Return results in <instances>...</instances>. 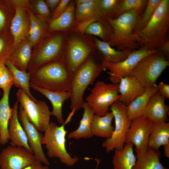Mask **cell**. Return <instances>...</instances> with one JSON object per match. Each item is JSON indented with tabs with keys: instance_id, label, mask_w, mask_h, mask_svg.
I'll list each match as a JSON object with an SVG mask.
<instances>
[{
	"instance_id": "cell-1",
	"label": "cell",
	"mask_w": 169,
	"mask_h": 169,
	"mask_svg": "<svg viewBox=\"0 0 169 169\" xmlns=\"http://www.w3.org/2000/svg\"><path fill=\"white\" fill-rule=\"evenodd\" d=\"M169 28V0H161L152 18L135 34L140 48L158 49L166 40Z\"/></svg>"
},
{
	"instance_id": "cell-2",
	"label": "cell",
	"mask_w": 169,
	"mask_h": 169,
	"mask_svg": "<svg viewBox=\"0 0 169 169\" xmlns=\"http://www.w3.org/2000/svg\"><path fill=\"white\" fill-rule=\"evenodd\" d=\"M105 69L104 63L95 53L71 75L68 91L72 111L75 113L82 108L86 89Z\"/></svg>"
},
{
	"instance_id": "cell-3",
	"label": "cell",
	"mask_w": 169,
	"mask_h": 169,
	"mask_svg": "<svg viewBox=\"0 0 169 169\" xmlns=\"http://www.w3.org/2000/svg\"><path fill=\"white\" fill-rule=\"evenodd\" d=\"M95 52L93 36L81 33L76 26L66 32L64 51L61 61L71 75Z\"/></svg>"
},
{
	"instance_id": "cell-4",
	"label": "cell",
	"mask_w": 169,
	"mask_h": 169,
	"mask_svg": "<svg viewBox=\"0 0 169 169\" xmlns=\"http://www.w3.org/2000/svg\"><path fill=\"white\" fill-rule=\"evenodd\" d=\"M30 73V83L35 86L54 92L69 91L71 75L61 60L44 64Z\"/></svg>"
},
{
	"instance_id": "cell-5",
	"label": "cell",
	"mask_w": 169,
	"mask_h": 169,
	"mask_svg": "<svg viewBox=\"0 0 169 169\" xmlns=\"http://www.w3.org/2000/svg\"><path fill=\"white\" fill-rule=\"evenodd\" d=\"M141 14L138 10H132L114 19L104 17L113 28V34L108 43L111 46H115L116 50L119 51L140 48L133 30Z\"/></svg>"
},
{
	"instance_id": "cell-6",
	"label": "cell",
	"mask_w": 169,
	"mask_h": 169,
	"mask_svg": "<svg viewBox=\"0 0 169 169\" xmlns=\"http://www.w3.org/2000/svg\"><path fill=\"white\" fill-rule=\"evenodd\" d=\"M74 114L71 112L64 123L60 126L54 122H50L42 140V144L44 145L49 157L58 158L62 163L69 166H74L79 159L77 157H71L65 147V137L68 131L65 129L64 126L70 121Z\"/></svg>"
},
{
	"instance_id": "cell-7",
	"label": "cell",
	"mask_w": 169,
	"mask_h": 169,
	"mask_svg": "<svg viewBox=\"0 0 169 169\" xmlns=\"http://www.w3.org/2000/svg\"><path fill=\"white\" fill-rule=\"evenodd\" d=\"M166 57L158 49L141 59L132 70L131 75L146 88L156 85L157 79L169 65Z\"/></svg>"
},
{
	"instance_id": "cell-8",
	"label": "cell",
	"mask_w": 169,
	"mask_h": 169,
	"mask_svg": "<svg viewBox=\"0 0 169 169\" xmlns=\"http://www.w3.org/2000/svg\"><path fill=\"white\" fill-rule=\"evenodd\" d=\"M119 86V84H107L103 81H97L90 89V93L85 100L95 115L102 116L109 112V107L120 98Z\"/></svg>"
},
{
	"instance_id": "cell-9",
	"label": "cell",
	"mask_w": 169,
	"mask_h": 169,
	"mask_svg": "<svg viewBox=\"0 0 169 169\" xmlns=\"http://www.w3.org/2000/svg\"><path fill=\"white\" fill-rule=\"evenodd\" d=\"M16 95L28 120L38 131L44 132L49 125L51 115L46 103L41 100L34 101L21 89L18 90Z\"/></svg>"
},
{
	"instance_id": "cell-10",
	"label": "cell",
	"mask_w": 169,
	"mask_h": 169,
	"mask_svg": "<svg viewBox=\"0 0 169 169\" xmlns=\"http://www.w3.org/2000/svg\"><path fill=\"white\" fill-rule=\"evenodd\" d=\"M110 107L115 118V127L111 136L106 138L102 144L108 153L114 150L123 149L126 135L131 123L127 117L126 105L117 100Z\"/></svg>"
},
{
	"instance_id": "cell-11",
	"label": "cell",
	"mask_w": 169,
	"mask_h": 169,
	"mask_svg": "<svg viewBox=\"0 0 169 169\" xmlns=\"http://www.w3.org/2000/svg\"><path fill=\"white\" fill-rule=\"evenodd\" d=\"M49 36L39 50L31 57L28 68V72L48 62L62 60L64 51L66 32L60 31Z\"/></svg>"
},
{
	"instance_id": "cell-12",
	"label": "cell",
	"mask_w": 169,
	"mask_h": 169,
	"mask_svg": "<svg viewBox=\"0 0 169 169\" xmlns=\"http://www.w3.org/2000/svg\"><path fill=\"white\" fill-rule=\"evenodd\" d=\"M157 50L140 48L132 51L126 59L120 62L104 64L105 69L109 70L108 73L110 80L112 83L119 84L122 78L131 75L132 70L141 59Z\"/></svg>"
},
{
	"instance_id": "cell-13",
	"label": "cell",
	"mask_w": 169,
	"mask_h": 169,
	"mask_svg": "<svg viewBox=\"0 0 169 169\" xmlns=\"http://www.w3.org/2000/svg\"><path fill=\"white\" fill-rule=\"evenodd\" d=\"M154 125L144 115L132 120L126 135L125 144L132 143L136 147V153L147 149Z\"/></svg>"
},
{
	"instance_id": "cell-14",
	"label": "cell",
	"mask_w": 169,
	"mask_h": 169,
	"mask_svg": "<svg viewBox=\"0 0 169 169\" xmlns=\"http://www.w3.org/2000/svg\"><path fill=\"white\" fill-rule=\"evenodd\" d=\"M18 117L25 132L28 145L33 153L35 161L47 166L49 165V162L45 155L42 147V140L44 135L28 120L20 105Z\"/></svg>"
},
{
	"instance_id": "cell-15",
	"label": "cell",
	"mask_w": 169,
	"mask_h": 169,
	"mask_svg": "<svg viewBox=\"0 0 169 169\" xmlns=\"http://www.w3.org/2000/svg\"><path fill=\"white\" fill-rule=\"evenodd\" d=\"M35 161L33 154L22 147L10 145L0 153V169H22Z\"/></svg>"
},
{
	"instance_id": "cell-16",
	"label": "cell",
	"mask_w": 169,
	"mask_h": 169,
	"mask_svg": "<svg viewBox=\"0 0 169 169\" xmlns=\"http://www.w3.org/2000/svg\"><path fill=\"white\" fill-rule=\"evenodd\" d=\"M18 103L17 100L12 108V115L8 123V132L10 145L23 147L33 154L25 132L18 118Z\"/></svg>"
},
{
	"instance_id": "cell-17",
	"label": "cell",
	"mask_w": 169,
	"mask_h": 169,
	"mask_svg": "<svg viewBox=\"0 0 169 169\" xmlns=\"http://www.w3.org/2000/svg\"><path fill=\"white\" fill-rule=\"evenodd\" d=\"M119 84L120 97L118 100L127 106L146 89L136 78L131 75L122 78Z\"/></svg>"
},
{
	"instance_id": "cell-18",
	"label": "cell",
	"mask_w": 169,
	"mask_h": 169,
	"mask_svg": "<svg viewBox=\"0 0 169 169\" xmlns=\"http://www.w3.org/2000/svg\"><path fill=\"white\" fill-rule=\"evenodd\" d=\"M93 39L96 48L95 54L104 64L120 62L126 59L133 51L128 49L117 50L112 48L108 43L95 36H93Z\"/></svg>"
},
{
	"instance_id": "cell-19",
	"label": "cell",
	"mask_w": 169,
	"mask_h": 169,
	"mask_svg": "<svg viewBox=\"0 0 169 169\" xmlns=\"http://www.w3.org/2000/svg\"><path fill=\"white\" fill-rule=\"evenodd\" d=\"M165 99L158 91L151 97L144 116L154 123L166 122L169 106L165 105Z\"/></svg>"
},
{
	"instance_id": "cell-20",
	"label": "cell",
	"mask_w": 169,
	"mask_h": 169,
	"mask_svg": "<svg viewBox=\"0 0 169 169\" xmlns=\"http://www.w3.org/2000/svg\"><path fill=\"white\" fill-rule=\"evenodd\" d=\"M74 1L76 25L90 19L98 21L104 17L99 0H75Z\"/></svg>"
},
{
	"instance_id": "cell-21",
	"label": "cell",
	"mask_w": 169,
	"mask_h": 169,
	"mask_svg": "<svg viewBox=\"0 0 169 169\" xmlns=\"http://www.w3.org/2000/svg\"><path fill=\"white\" fill-rule=\"evenodd\" d=\"M30 27L29 16H28L22 6L17 5L10 27L15 45L18 44L29 34Z\"/></svg>"
},
{
	"instance_id": "cell-22",
	"label": "cell",
	"mask_w": 169,
	"mask_h": 169,
	"mask_svg": "<svg viewBox=\"0 0 169 169\" xmlns=\"http://www.w3.org/2000/svg\"><path fill=\"white\" fill-rule=\"evenodd\" d=\"M12 85H10L2 89L3 95L0 100V136L2 145L7 144L9 140L8 125L12 115V108L9 104V95Z\"/></svg>"
},
{
	"instance_id": "cell-23",
	"label": "cell",
	"mask_w": 169,
	"mask_h": 169,
	"mask_svg": "<svg viewBox=\"0 0 169 169\" xmlns=\"http://www.w3.org/2000/svg\"><path fill=\"white\" fill-rule=\"evenodd\" d=\"M30 87L44 95L52 104L53 109L51 112V115L55 116L59 124H63L64 121L62 114L63 103L69 98V91L64 92H54L47 90L30 83Z\"/></svg>"
},
{
	"instance_id": "cell-24",
	"label": "cell",
	"mask_w": 169,
	"mask_h": 169,
	"mask_svg": "<svg viewBox=\"0 0 169 169\" xmlns=\"http://www.w3.org/2000/svg\"><path fill=\"white\" fill-rule=\"evenodd\" d=\"M156 86L146 88V91L136 97L127 106V115L130 121L144 115L151 96L158 91Z\"/></svg>"
},
{
	"instance_id": "cell-25",
	"label": "cell",
	"mask_w": 169,
	"mask_h": 169,
	"mask_svg": "<svg viewBox=\"0 0 169 169\" xmlns=\"http://www.w3.org/2000/svg\"><path fill=\"white\" fill-rule=\"evenodd\" d=\"M74 0H70L66 10L56 18L50 20L48 29L51 31L67 32L76 25Z\"/></svg>"
},
{
	"instance_id": "cell-26",
	"label": "cell",
	"mask_w": 169,
	"mask_h": 169,
	"mask_svg": "<svg viewBox=\"0 0 169 169\" xmlns=\"http://www.w3.org/2000/svg\"><path fill=\"white\" fill-rule=\"evenodd\" d=\"M136 153V161L132 169H168L160 162L161 153L159 150L148 147Z\"/></svg>"
},
{
	"instance_id": "cell-27",
	"label": "cell",
	"mask_w": 169,
	"mask_h": 169,
	"mask_svg": "<svg viewBox=\"0 0 169 169\" xmlns=\"http://www.w3.org/2000/svg\"><path fill=\"white\" fill-rule=\"evenodd\" d=\"M82 108L84 113L79 125L77 129L68 135L69 138L78 140L82 138H90L93 136L91 128L93 118L95 114V111L86 102H84Z\"/></svg>"
},
{
	"instance_id": "cell-28",
	"label": "cell",
	"mask_w": 169,
	"mask_h": 169,
	"mask_svg": "<svg viewBox=\"0 0 169 169\" xmlns=\"http://www.w3.org/2000/svg\"><path fill=\"white\" fill-rule=\"evenodd\" d=\"M133 145L131 143L125 144L121 150H115L112 159L114 169H132L136 161Z\"/></svg>"
},
{
	"instance_id": "cell-29",
	"label": "cell",
	"mask_w": 169,
	"mask_h": 169,
	"mask_svg": "<svg viewBox=\"0 0 169 169\" xmlns=\"http://www.w3.org/2000/svg\"><path fill=\"white\" fill-rule=\"evenodd\" d=\"M114 118L111 111L102 116L95 114L93 118L91 128L93 136L106 138L111 137L114 130V127L112 125Z\"/></svg>"
},
{
	"instance_id": "cell-30",
	"label": "cell",
	"mask_w": 169,
	"mask_h": 169,
	"mask_svg": "<svg viewBox=\"0 0 169 169\" xmlns=\"http://www.w3.org/2000/svg\"><path fill=\"white\" fill-rule=\"evenodd\" d=\"M169 144V123H154L149 136L148 147L158 150L161 146Z\"/></svg>"
},
{
	"instance_id": "cell-31",
	"label": "cell",
	"mask_w": 169,
	"mask_h": 169,
	"mask_svg": "<svg viewBox=\"0 0 169 169\" xmlns=\"http://www.w3.org/2000/svg\"><path fill=\"white\" fill-rule=\"evenodd\" d=\"M5 65L9 69L13 78V85L23 90L29 97L35 102L37 101L30 90V73L20 70L17 68L9 60Z\"/></svg>"
},
{
	"instance_id": "cell-32",
	"label": "cell",
	"mask_w": 169,
	"mask_h": 169,
	"mask_svg": "<svg viewBox=\"0 0 169 169\" xmlns=\"http://www.w3.org/2000/svg\"><path fill=\"white\" fill-rule=\"evenodd\" d=\"M84 34L99 37L101 40L107 43L113 34V28L104 17L91 23L86 29Z\"/></svg>"
},
{
	"instance_id": "cell-33",
	"label": "cell",
	"mask_w": 169,
	"mask_h": 169,
	"mask_svg": "<svg viewBox=\"0 0 169 169\" xmlns=\"http://www.w3.org/2000/svg\"><path fill=\"white\" fill-rule=\"evenodd\" d=\"M31 44L29 42L23 44L9 60L18 69L27 72L31 57Z\"/></svg>"
},
{
	"instance_id": "cell-34",
	"label": "cell",
	"mask_w": 169,
	"mask_h": 169,
	"mask_svg": "<svg viewBox=\"0 0 169 169\" xmlns=\"http://www.w3.org/2000/svg\"><path fill=\"white\" fill-rule=\"evenodd\" d=\"M161 0H148L144 10L140 16L133 30L135 34L142 29L148 23Z\"/></svg>"
},
{
	"instance_id": "cell-35",
	"label": "cell",
	"mask_w": 169,
	"mask_h": 169,
	"mask_svg": "<svg viewBox=\"0 0 169 169\" xmlns=\"http://www.w3.org/2000/svg\"><path fill=\"white\" fill-rule=\"evenodd\" d=\"M147 1V0H120L115 18L124 13L132 10H138L142 13Z\"/></svg>"
},
{
	"instance_id": "cell-36",
	"label": "cell",
	"mask_w": 169,
	"mask_h": 169,
	"mask_svg": "<svg viewBox=\"0 0 169 169\" xmlns=\"http://www.w3.org/2000/svg\"><path fill=\"white\" fill-rule=\"evenodd\" d=\"M120 1V0H99L104 16L110 19L115 18Z\"/></svg>"
},
{
	"instance_id": "cell-37",
	"label": "cell",
	"mask_w": 169,
	"mask_h": 169,
	"mask_svg": "<svg viewBox=\"0 0 169 169\" xmlns=\"http://www.w3.org/2000/svg\"><path fill=\"white\" fill-rule=\"evenodd\" d=\"M35 7L44 20H46L50 17V9L45 1L42 0L37 1L35 3Z\"/></svg>"
},
{
	"instance_id": "cell-38",
	"label": "cell",
	"mask_w": 169,
	"mask_h": 169,
	"mask_svg": "<svg viewBox=\"0 0 169 169\" xmlns=\"http://www.w3.org/2000/svg\"><path fill=\"white\" fill-rule=\"evenodd\" d=\"M11 84L13 85V78L10 71L6 66L0 76V88L2 89Z\"/></svg>"
},
{
	"instance_id": "cell-39",
	"label": "cell",
	"mask_w": 169,
	"mask_h": 169,
	"mask_svg": "<svg viewBox=\"0 0 169 169\" xmlns=\"http://www.w3.org/2000/svg\"><path fill=\"white\" fill-rule=\"evenodd\" d=\"M46 24L42 21L33 32L29 34L30 42L31 44H35L45 32Z\"/></svg>"
},
{
	"instance_id": "cell-40",
	"label": "cell",
	"mask_w": 169,
	"mask_h": 169,
	"mask_svg": "<svg viewBox=\"0 0 169 169\" xmlns=\"http://www.w3.org/2000/svg\"><path fill=\"white\" fill-rule=\"evenodd\" d=\"M70 0H61L56 8L54 10L50 20L55 19L62 14L67 9Z\"/></svg>"
},
{
	"instance_id": "cell-41",
	"label": "cell",
	"mask_w": 169,
	"mask_h": 169,
	"mask_svg": "<svg viewBox=\"0 0 169 169\" xmlns=\"http://www.w3.org/2000/svg\"><path fill=\"white\" fill-rule=\"evenodd\" d=\"M4 4L0 1V32L5 30L7 25V10Z\"/></svg>"
},
{
	"instance_id": "cell-42",
	"label": "cell",
	"mask_w": 169,
	"mask_h": 169,
	"mask_svg": "<svg viewBox=\"0 0 169 169\" xmlns=\"http://www.w3.org/2000/svg\"><path fill=\"white\" fill-rule=\"evenodd\" d=\"M158 92L165 99L169 98V85L163 82H160L157 85Z\"/></svg>"
},
{
	"instance_id": "cell-43",
	"label": "cell",
	"mask_w": 169,
	"mask_h": 169,
	"mask_svg": "<svg viewBox=\"0 0 169 169\" xmlns=\"http://www.w3.org/2000/svg\"><path fill=\"white\" fill-rule=\"evenodd\" d=\"M94 19H88L77 24L76 28L81 33L84 34V32L88 26L92 23L96 21Z\"/></svg>"
},
{
	"instance_id": "cell-44",
	"label": "cell",
	"mask_w": 169,
	"mask_h": 169,
	"mask_svg": "<svg viewBox=\"0 0 169 169\" xmlns=\"http://www.w3.org/2000/svg\"><path fill=\"white\" fill-rule=\"evenodd\" d=\"M22 169H49L48 166H43L40 162L35 161Z\"/></svg>"
},
{
	"instance_id": "cell-45",
	"label": "cell",
	"mask_w": 169,
	"mask_h": 169,
	"mask_svg": "<svg viewBox=\"0 0 169 169\" xmlns=\"http://www.w3.org/2000/svg\"><path fill=\"white\" fill-rule=\"evenodd\" d=\"M61 0H46L45 3L49 8L54 10L57 7Z\"/></svg>"
},
{
	"instance_id": "cell-46",
	"label": "cell",
	"mask_w": 169,
	"mask_h": 169,
	"mask_svg": "<svg viewBox=\"0 0 169 169\" xmlns=\"http://www.w3.org/2000/svg\"><path fill=\"white\" fill-rule=\"evenodd\" d=\"M158 50L167 56L169 54V41H166L164 42Z\"/></svg>"
},
{
	"instance_id": "cell-47",
	"label": "cell",
	"mask_w": 169,
	"mask_h": 169,
	"mask_svg": "<svg viewBox=\"0 0 169 169\" xmlns=\"http://www.w3.org/2000/svg\"><path fill=\"white\" fill-rule=\"evenodd\" d=\"M6 42L4 38L0 37V56L7 54L5 53Z\"/></svg>"
},
{
	"instance_id": "cell-48",
	"label": "cell",
	"mask_w": 169,
	"mask_h": 169,
	"mask_svg": "<svg viewBox=\"0 0 169 169\" xmlns=\"http://www.w3.org/2000/svg\"><path fill=\"white\" fill-rule=\"evenodd\" d=\"M164 146V155L167 157L169 158V144H167Z\"/></svg>"
},
{
	"instance_id": "cell-49",
	"label": "cell",
	"mask_w": 169,
	"mask_h": 169,
	"mask_svg": "<svg viewBox=\"0 0 169 169\" xmlns=\"http://www.w3.org/2000/svg\"><path fill=\"white\" fill-rule=\"evenodd\" d=\"M6 67L5 64L0 63V76Z\"/></svg>"
},
{
	"instance_id": "cell-50",
	"label": "cell",
	"mask_w": 169,
	"mask_h": 169,
	"mask_svg": "<svg viewBox=\"0 0 169 169\" xmlns=\"http://www.w3.org/2000/svg\"><path fill=\"white\" fill-rule=\"evenodd\" d=\"M94 159L96 161V165L95 169H97L99 164L101 161V160L97 158H95Z\"/></svg>"
},
{
	"instance_id": "cell-51",
	"label": "cell",
	"mask_w": 169,
	"mask_h": 169,
	"mask_svg": "<svg viewBox=\"0 0 169 169\" xmlns=\"http://www.w3.org/2000/svg\"><path fill=\"white\" fill-rule=\"evenodd\" d=\"M2 94V93L1 92V91L0 90V96H1Z\"/></svg>"
},
{
	"instance_id": "cell-52",
	"label": "cell",
	"mask_w": 169,
	"mask_h": 169,
	"mask_svg": "<svg viewBox=\"0 0 169 169\" xmlns=\"http://www.w3.org/2000/svg\"><path fill=\"white\" fill-rule=\"evenodd\" d=\"M1 145V143L0 136V145Z\"/></svg>"
}]
</instances>
